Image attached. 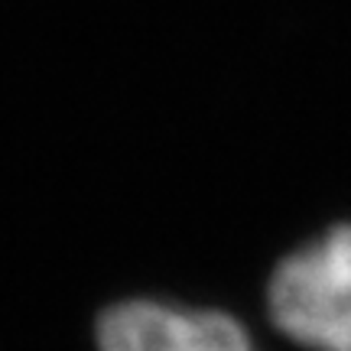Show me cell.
<instances>
[{"label": "cell", "instance_id": "6da1fadb", "mask_svg": "<svg viewBox=\"0 0 351 351\" xmlns=\"http://www.w3.org/2000/svg\"><path fill=\"white\" fill-rule=\"evenodd\" d=\"M280 332L313 351H351V225L289 254L270 280Z\"/></svg>", "mask_w": 351, "mask_h": 351}, {"label": "cell", "instance_id": "7a4b0ae2", "mask_svg": "<svg viewBox=\"0 0 351 351\" xmlns=\"http://www.w3.org/2000/svg\"><path fill=\"white\" fill-rule=\"evenodd\" d=\"M101 351H251L244 328L221 313L166 302H121L101 315Z\"/></svg>", "mask_w": 351, "mask_h": 351}]
</instances>
